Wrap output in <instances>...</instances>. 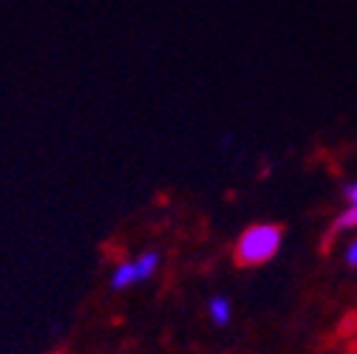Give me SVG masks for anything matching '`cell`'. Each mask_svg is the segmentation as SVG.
<instances>
[{
	"label": "cell",
	"instance_id": "cell-4",
	"mask_svg": "<svg viewBox=\"0 0 357 354\" xmlns=\"http://www.w3.org/2000/svg\"><path fill=\"white\" fill-rule=\"evenodd\" d=\"M159 261H162V252L159 249H148L139 258H133V267H137V281H148L156 272Z\"/></svg>",
	"mask_w": 357,
	"mask_h": 354
},
{
	"label": "cell",
	"instance_id": "cell-7",
	"mask_svg": "<svg viewBox=\"0 0 357 354\" xmlns=\"http://www.w3.org/2000/svg\"><path fill=\"white\" fill-rule=\"evenodd\" d=\"M343 201H346V204H351V207H357V179H354V182H349V185L343 187Z\"/></svg>",
	"mask_w": 357,
	"mask_h": 354
},
{
	"label": "cell",
	"instance_id": "cell-1",
	"mask_svg": "<svg viewBox=\"0 0 357 354\" xmlns=\"http://www.w3.org/2000/svg\"><path fill=\"white\" fill-rule=\"evenodd\" d=\"M284 244V230L270 221H261V224H250L238 241H236V261L241 267H261V263L273 261L281 252Z\"/></svg>",
	"mask_w": 357,
	"mask_h": 354
},
{
	"label": "cell",
	"instance_id": "cell-2",
	"mask_svg": "<svg viewBox=\"0 0 357 354\" xmlns=\"http://www.w3.org/2000/svg\"><path fill=\"white\" fill-rule=\"evenodd\" d=\"M349 233H357V207L343 204V210L332 218V224H329V238L349 236Z\"/></svg>",
	"mask_w": 357,
	"mask_h": 354
},
{
	"label": "cell",
	"instance_id": "cell-6",
	"mask_svg": "<svg viewBox=\"0 0 357 354\" xmlns=\"http://www.w3.org/2000/svg\"><path fill=\"white\" fill-rule=\"evenodd\" d=\"M343 261L349 263L351 270H357V236L349 238V244H346V249H343Z\"/></svg>",
	"mask_w": 357,
	"mask_h": 354
},
{
	"label": "cell",
	"instance_id": "cell-3",
	"mask_svg": "<svg viewBox=\"0 0 357 354\" xmlns=\"http://www.w3.org/2000/svg\"><path fill=\"white\" fill-rule=\"evenodd\" d=\"M207 318H210L215 326H227V323L233 321V303H230V298L213 295V298L207 300Z\"/></svg>",
	"mask_w": 357,
	"mask_h": 354
},
{
	"label": "cell",
	"instance_id": "cell-5",
	"mask_svg": "<svg viewBox=\"0 0 357 354\" xmlns=\"http://www.w3.org/2000/svg\"><path fill=\"white\" fill-rule=\"evenodd\" d=\"M133 284H139L137 281V267H133V261H122L119 267L114 270V275H111V289L122 292V289H128Z\"/></svg>",
	"mask_w": 357,
	"mask_h": 354
}]
</instances>
